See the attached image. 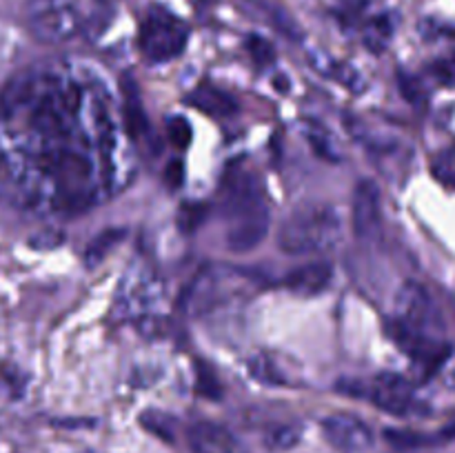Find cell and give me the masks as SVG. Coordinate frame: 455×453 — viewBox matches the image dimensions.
I'll return each mask as SVG.
<instances>
[{"instance_id": "8fae6325", "label": "cell", "mask_w": 455, "mask_h": 453, "mask_svg": "<svg viewBox=\"0 0 455 453\" xmlns=\"http://www.w3.org/2000/svg\"><path fill=\"white\" fill-rule=\"evenodd\" d=\"M380 189L373 180H360L354 189V231L360 240H371L380 231Z\"/></svg>"}, {"instance_id": "d6986e66", "label": "cell", "mask_w": 455, "mask_h": 453, "mask_svg": "<svg viewBox=\"0 0 455 453\" xmlns=\"http://www.w3.org/2000/svg\"><path fill=\"white\" fill-rule=\"evenodd\" d=\"M247 53L256 67H271L275 62V49L269 40L260 38V36H249L247 38Z\"/></svg>"}, {"instance_id": "ffe728a7", "label": "cell", "mask_w": 455, "mask_h": 453, "mask_svg": "<svg viewBox=\"0 0 455 453\" xmlns=\"http://www.w3.org/2000/svg\"><path fill=\"white\" fill-rule=\"evenodd\" d=\"M167 138L176 149H187L194 138V129H191L189 120L180 118V115H172L167 120Z\"/></svg>"}, {"instance_id": "6da1fadb", "label": "cell", "mask_w": 455, "mask_h": 453, "mask_svg": "<svg viewBox=\"0 0 455 453\" xmlns=\"http://www.w3.org/2000/svg\"><path fill=\"white\" fill-rule=\"evenodd\" d=\"M123 133L107 89L69 65L25 71L0 93V200L78 216L124 185Z\"/></svg>"}, {"instance_id": "d4e9b609", "label": "cell", "mask_w": 455, "mask_h": 453, "mask_svg": "<svg viewBox=\"0 0 455 453\" xmlns=\"http://www.w3.org/2000/svg\"><path fill=\"white\" fill-rule=\"evenodd\" d=\"M298 438H300V435H298V431L293 429V426H283V429L271 433L269 444L274 449H291L293 444L298 442Z\"/></svg>"}, {"instance_id": "5bb4252c", "label": "cell", "mask_w": 455, "mask_h": 453, "mask_svg": "<svg viewBox=\"0 0 455 453\" xmlns=\"http://www.w3.org/2000/svg\"><path fill=\"white\" fill-rule=\"evenodd\" d=\"M123 123L127 129V136L132 140H147L149 136V123H147L145 109H142L140 96L132 80H124L123 84Z\"/></svg>"}, {"instance_id": "4316f807", "label": "cell", "mask_w": 455, "mask_h": 453, "mask_svg": "<svg viewBox=\"0 0 455 453\" xmlns=\"http://www.w3.org/2000/svg\"><path fill=\"white\" fill-rule=\"evenodd\" d=\"M338 3H340V7L345 9L349 16H358L364 7V0H338Z\"/></svg>"}, {"instance_id": "4fadbf2b", "label": "cell", "mask_w": 455, "mask_h": 453, "mask_svg": "<svg viewBox=\"0 0 455 453\" xmlns=\"http://www.w3.org/2000/svg\"><path fill=\"white\" fill-rule=\"evenodd\" d=\"M187 102L191 107H196L203 114L212 115V118H231V115L238 111V102L231 93L222 91L220 87H213V84H198L194 91L187 96Z\"/></svg>"}, {"instance_id": "3957f363", "label": "cell", "mask_w": 455, "mask_h": 453, "mask_svg": "<svg viewBox=\"0 0 455 453\" xmlns=\"http://www.w3.org/2000/svg\"><path fill=\"white\" fill-rule=\"evenodd\" d=\"M25 25L43 44H62L74 40L83 29L78 0H27Z\"/></svg>"}, {"instance_id": "e0dca14e", "label": "cell", "mask_w": 455, "mask_h": 453, "mask_svg": "<svg viewBox=\"0 0 455 453\" xmlns=\"http://www.w3.org/2000/svg\"><path fill=\"white\" fill-rule=\"evenodd\" d=\"M123 238H124V229H120V226H111V229L100 231V234H98L96 238L87 244V251H84V262H87L89 266L100 265V262L105 260L111 251H114L116 244H118Z\"/></svg>"}, {"instance_id": "603a6c76", "label": "cell", "mask_w": 455, "mask_h": 453, "mask_svg": "<svg viewBox=\"0 0 455 453\" xmlns=\"http://www.w3.org/2000/svg\"><path fill=\"white\" fill-rule=\"evenodd\" d=\"M431 71H434V76L440 80V83L455 84V53L435 60L434 67H431Z\"/></svg>"}, {"instance_id": "7402d4cb", "label": "cell", "mask_w": 455, "mask_h": 453, "mask_svg": "<svg viewBox=\"0 0 455 453\" xmlns=\"http://www.w3.org/2000/svg\"><path fill=\"white\" fill-rule=\"evenodd\" d=\"M204 216H207V204H185L180 211L182 229H198V225L204 220Z\"/></svg>"}, {"instance_id": "52a82bcc", "label": "cell", "mask_w": 455, "mask_h": 453, "mask_svg": "<svg viewBox=\"0 0 455 453\" xmlns=\"http://www.w3.org/2000/svg\"><path fill=\"white\" fill-rule=\"evenodd\" d=\"M251 282L247 274L225 266H212L196 280L189 296V306L194 314H204L209 309L227 305L234 296H238L243 284Z\"/></svg>"}, {"instance_id": "ba28073f", "label": "cell", "mask_w": 455, "mask_h": 453, "mask_svg": "<svg viewBox=\"0 0 455 453\" xmlns=\"http://www.w3.org/2000/svg\"><path fill=\"white\" fill-rule=\"evenodd\" d=\"M323 433L340 453H367L373 447L371 429L351 413H333L324 417Z\"/></svg>"}, {"instance_id": "5b68a950", "label": "cell", "mask_w": 455, "mask_h": 453, "mask_svg": "<svg viewBox=\"0 0 455 453\" xmlns=\"http://www.w3.org/2000/svg\"><path fill=\"white\" fill-rule=\"evenodd\" d=\"M338 391L355 398L371 400L376 407L394 413V416H407L413 409V389L404 378L394 373L369 378V380H342L336 385Z\"/></svg>"}, {"instance_id": "9c48e42d", "label": "cell", "mask_w": 455, "mask_h": 453, "mask_svg": "<svg viewBox=\"0 0 455 453\" xmlns=\"http://www.w3.org/2000/svg\"><path fill=\"white\" fill-rule=\"evenodd\" d=\"M227 222H229L225 235L227 247L234 253L253 251L269 231V209L265 204V207H258L253 211L240 213V216L231 218Z\"/></svg>"}, {"instance_id": "30bf717a", "label": "cell", "mask_w": 455, "mask_h": 453, "mask_svg": "<svg viewBox=\"0 0 455 453\" xmlns=\"http://www.w3.org/2000/svg\"><path fill=\"white\" fill-rule=\"evenodd\" d=\"M187 442L191 453H247L238 435L218 422H196L187 431Z\"/></svg>"}, {"instance_id": "ac0fdd59", "label": "cell", "mask_w": 455, "mask_h": 453, "mask_svg": "<svg viewBox=\"0 0 455 453\" xmlns=\"http://www.w3.org/2000/svg\"><path fill=\"white\" fill-rule=\"evenodd\" d=\"M431 173L438 182H443L444 187H451L455 189V147L451 149L440 151L438 155L431 163Z\"/></svg>"}, {"instance_id": "7a4b0ae2", "label": "cell", "mask_w": 455, "mask_h": 453, "mask_svg": "<svg viewBox=\"0 0 455 453\" xmlns=\"http://www.w3.org/2000/svg\"><path fill=\"white\" fill-rule=\"evenodd\" d=\"M340 240V218L327 204L298 207L278 231L280 251L289 256L327 253Z\"/></svg>"}, {"instance_id": "7c38bea8", "label": "cell", "mask_w": 455, "mask_h": 453, "mask_svg": "<svg viewBox=\"0 0 455 453\" xmlns=\"http://www.w3.org/2000/svg\"><path fill=\"white\" fill-rule=\"evenodd\" d=\"M333 280V266L329 262L318 260L309 262V265L296 266L284 275L283 284L289 291L298 293V296H318L324 289L331 284Z\"/></svg>"}, {"instance_id": "9a60e30c", "label": "cell", "mask_w": 455, "mask_h": 453, "mask_svg": "<svg viewBox=\"0 0 455 453\" xmlns=\"http://www.w3.org/2000/svg\"><path fill=\"white\" fill-rule=\"evenodd\" d=\"M305 136L307 142L311 145V149L315 151V155L329 160V163H340L342 151L338 147L336 138L329 133V129H324L318 123H305Z\"/></svg>"}, {"instance_id": "8992f818", "label": "cell", "mask_w": 455, "mask_h": 453, "mask_svg": "<svg viewBox=\"0 0 455 453\" xmlns=\"http://www.w3.org/2000/svg\"><path fill=\"white\" fill-rule=\"evenodd\" d=\"M391 324L425 338H434V333L443 327L434 300L418 282H404L400 287L395 296V318Z\"/></svg>"}, {"instance_id": "83f0119b", "label": "cell", "mask_w": 455, "mask_h": 453, "mask_svg": "<svg viewBox=\"0 0 455 453\" xmlns=\"http://www.w3.org/2000/svg\"><path fill=\"white\" fill-rule=\"evenodd\" d=\"M114 3L116 0H98V4H102V7H111Z\"/></svg>"}, {"instance_id": "2e32d148", "label": "cell", "mask_w": 455, "mask_h": 453, "mask_svg": "<svg viewBox=\"0 0 455 453\" xmlns=\"http://www.w3.org/2000/svg\"><path fill=\"white\" fill-rule=\"evenodd\" d=\"M391 38H394V20L389 13L369 18L363 25V40L369 52H382L391 43Z\"/></svg>"}, {"instance_id": "44dd1931", "label": "cell", "mask_w": 455, "mask_h": 453, "mask_svg": "<svg viewBox=\"0 0 455 453\" xmlns=\"http://www.w3.org/2000/svg\"><path fill=\"white\" fill-rule=\"evenodd\" d=\"M196 389H198L200 395L212 400H218L222 395L220 380H218L216 373H213L209 367L198 369V376H196Z\"/></svg>"}, {"instance_id": "484cf974", "label": "cell", "mask_w": 455, "mask_h": 453, "mask_svg": "<svg viewBox=\"0 0 455 453\" xmlns=\"http://www.w3.org/2000/svg\"><path fill=\"white\" fill-rule=\"evenodd\" d=\"M164 173H167V185L172 187V189H176V187H180L182 178H185V164H182V160H172V163L167 164V169H164Z\"/></svg>"}, {"instance_id": "277c9868", "label": "cell", "mask_w": 455, "mask_h": 453, "mask_svg": "<svg viewBox=\"0 0 455 453\" xmlns=\"http://www.w3.org/2000/svg\"><path fill=\"white\" fill-rule=\"evenodd\" d=\"M189 43V27L164 7H151L138 31V44L151 62H169L180 56Z\"/></svg>"}, {"instance_id": "cb8c5ba5", "label": "cell", "mask_w": 455, "mask_h": 453, "mask_svg": "<svg viewBox=\"0 0 455 453\" xmlns=\"http://www.w3.org/2000/svg\"><path fill=\"white\" fill-rule=\"evenodd\" d=\"M142 425H145L147 429L154 431V433L163 435V438H172V431L164 429V426H173V422L169 420L167 416H163V413H147V416L142 417Z\"/></svg>"}]
</instances>
